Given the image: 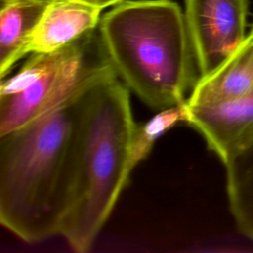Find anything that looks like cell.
Listing matches in <instances>:
<instances>
[{
    "instance_id": "11",
    "label": "cell",
    "mask_w": 253,
    "mask_h": 253,
    "mask_svg": "<svg viewBox=\"0 0 253 253\" xmlns=\"http://www.w3.org/2000/svg\"><path fill=\"white\" fill-rule=\"evenodd\" d=\"M83 2H86L88 4H91L95 7H98L100 9H104L106 7L109 6H115L117 4H119L120 2H122L123 0H80Z\"/></svg>"
},
{
    "instance_id": "2",
    "label": "cell",
    "mask_w": 253,
    "mask_h": 253,
    "mask_svg": "<svg viewBox=\"0 0 253 253\" xmlns=\"http://www.w3.org/2000/svg\"><path fill=\"white\" fill-rule=\"evenodd\" d=\"M98 30L118 77L146 106L161 111L186 102L200 74L176 2L123 0Z\"/></svg>"
},
{
    "instance_id": "3",
    "label": "cell",
    "mask_w": 253,
    "mask_h": 253,
    "mask_svg": "<svg viewBox=\"0 0 253 253\" xmlns=\"http://www.w3.org/2000/svg\"><path fill=\"white\" fill-rule=\"evenodd\" d=\"M128 91L116 73L90 91L81 125L74 196L60 232L80 253L93 246L131 174L129 149L135 123Z\"/></svg>"
},
{
    "instance_id": "6",
    "label": "cell",
    "mask_w": 253,
    "mask_h": 253,
    "mask_svg": "<svg viewBox=\"0 0 253 253\" xmlns=\"http://www.w3.org/2000/svg\"><path fill=\"white\" fill-rule=\"evenodd\" d=\"M184 2L186 27L202 78L225 62L245 40L249 0Z\"/></svg>"
},
{
    "instance_id": "10",
    "label": "cell",
    "mask_w": 253,
    "mask_h": 253,
    "mask_svg": "<svg viewBox=\"0 0 253 253\" xmlns=\"http://www.w3.org/2000/svg\"><path fill=\"white\" fill-rule=\"evenodd\" d=\"M181 122H186V102L157 111L148 121L135 124L130 139L128 163L130 172L147 157L155 141Z\"/></svg>"
},
{
    "instance_id": "1",
    "label": "cell",
    "mask_w": 253,
    "mask_h": 253,
    "mask_svg": "<svg viewBox=\"0 0 253 253\" xmlns=\"http://www.w3.org/2000/svg\"><path fill=\"white\" fill-rule=\"evenodd\" d=\"M95 83L0 136V222L26 242L60 235L74 196L81 125Z\"/></svg>"
},
{
    "instance_id": "5",
    "label": "cell",
    "mask_w": 253,
    "mask_h": 253,
    "mask_svg": "<svg viewBox=\"0 0 253 253\" xmlns=\"http://www.w3.org/2000/svg\"><path fill=\"white\" fill-rule=\"evenodd\" d=\"M114 73L116 71L97 27L56 49L52 64L26 89L13 95L0 96V136L22 127Z\"/></svg>"
},
{
    "instance_id": "12",
    "label": "cell",
    "mask_w": 253,
    "mask_h": 253,
    "mask_svg": "<svg viewBox=\"0 0 253 253\" xmlns=\"http://www.w3.org/2000/svg\"><path fill=\"white\" fill-rule=\"evenodd\" d=\"M251 32H253V24H252V27H251V30H250Z\"/></svg>"
},
{
    "instance_id": "4",
    "label": "cell",
    "mask_w": 253,
    "mask_h": 253,
    "mask_svg": "<svg viewBox=\"0 0 253 253\" xmlns=\"http://www.w3.org/2000/svg\"><path fill=\"white\" fill-rule=\"evenodd\" d=\"M186 123L222 162L253 139V32L186 100Z\"/></svg>"
},
{
    "instance_id": "8",
    "label": "cell",
    "mask_w": 253,
    "mask_h": 253,
    "mask_svg": "<svg viewBox=\"0 0 253 253\" xmlns=\"http://www.w3.org/2000/svg\"><path fill=\"white\" fill-rule=\"evenodd\" d=\"M50 0H1L0 78L28 54L32 36Z\"/></svg>"
},
{
    "instance_id": "7",
    "label": "cell",
    "mask_w": 253,
    "mask_h": 253,
    "mask_svg": "<svg viewBox=\"0 0 253 253\" xmlns=\"http://www.w3.org/2000/svg\"><path fill=\"white\" fill-rule=\"evenodd\" d=\"M102 9L80 0H50L28 46L29 53L50 52L96 29Z\"/></svg>"
},
{
    "instance_id": "9",
    "label": "cell",
    "mask_w": 253,
    "mask_h": 253,
    "mask_svg": "<svg viewBox=\"0 0 253 253\" xmlns=\"http://www.w3.org/2000/svg\"><path fill=\"white\" fill-rule=\"evenodd\" d=\"M223 164L231 212L240 231L253 240V139Z\"/></svg>"
}]
</instances>
